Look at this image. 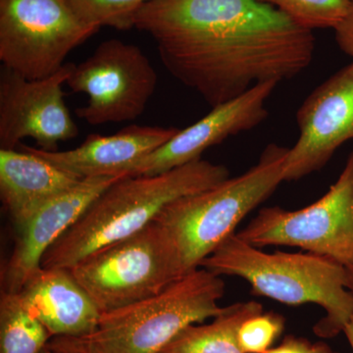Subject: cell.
<instances>
[{"instance_id": "6da1fadb", "label": "cell", "mask_w": 353, "mask_h": 353, "mask_svg": "<svg viewBox=\"0 0 353 353\" xmlns=\"http://www.w3.org/2000/svg\"><path fill=\"white\" fill-rule=\"evenodd\" d=\"M134 28L157 43L162 63L216 108L311 64L313 31L260 0H150Z\"/></svg>"}, {"instance_id": "7a4b0ae2", "label": "cell", "mask_w": 353, "mask_h": 353, "mask_svg": "<svg viewBox=\"0 0 353 353\" xmlns=\"http://www.w3.org/2000/svg\"><path fill=\"white\" fill-rule=\"evenodd\" d=\"M228 178L226 166L202 159L158 175L122 176L51 246L41 267L71 268L95 250L139 233L171 202Z\"/></svg>"}, {"instance_id": "3957f363", "label": "cell", "mask_w": 353, "mask_h": 353, "mask_svg": "<svg viewBox=\"0 0 353 353\" xmlns=\"http://www.w3.org/2000/svg\"><path fill=\"white\" fill-rule=\"evenodd\" d=\"M216 275L245 280L254 296L288 305L314 303L325 316L315 325L316 336L332 339L343 333L353 318V294L347 268L311 252L268 253L233 234L201 262Z\"/></svg>"}, {"instance_id": "277c9868", "label": "cell", "mask_w": 353, "mask_h": 353, "mask_svg": "<svg viewBox=\"0 0 353 353\" xmlns=\"http://www.w3.org/2000/svg\"><path fill=\"white\" fill-rule=\"evenodd\" d=\"M225 288L219 275L199 267L155 296L102 313L92 333L57 336L48 347L82 353H161L190 325L223 312L219 301Z\"/></svg>"}, {"instance_id": "5b68a950", "label": "cell", "mask_w": 353, "mask_h": 353, "mask_svg": "<svg viewBox=\"0 0 353 353\" xmlns=\"http://www.w3.org/2000/svg\"><path fill=\"white\" fill-rule=\"evenodd\" d=\"M288 153L289 148L271 143L245 173L176 199L159 213L155 222L170 236L185 274L199 268L284 182Z\"/></svg>"}, {"instance_id": "8992f818", "label": "cell", "mask_w": 353, "mask_h": 353, "mask_svg": "<svg viewBox=\"0 0 353 353\" xmlns=\"http://www.w3.org/2000/svg\"><path fill=\"white\" fill-rule=\"evenodd\" d=\"M68 270L101 314L155 296L185 275L173 241L155 221Z\"/></svg>"}, {"instance_id": "52a82bcc", "label": "cell", "mask_w": 353, "mask_h": 353, "mask_svg": "<svg viewBox=\"0 0 353 353\" xmlns=\"http://www.w3.org/2000/svg\"><path fill=\"white\" fill-rule=\"evenodd\" d=\"M99 29L67 0H0V60L28 80L48 78Z\"/></svg>"}, {"instance_id": "ba28073f", "label": "cell", "mask_w": 353, "mask_h": 353, "mask_svg": "<svg viewBox=\"0 0 353 353\" xmlns=\"http://www.w3.org/2000/svg\"><path fill=\"white\" fill-rule=\"evenodd\" d=\"M238 236L256 248L292 246L353 267V150L321 199L299 210L261 209Z\"/></svg>"}, {"instance_id": "9c48e42d", "label": "cell", "mask_w": 353, "mask_h": 353, "mask_svg": "<svg viewBox=\"0 0 353 353\" xmlns=\"http://www.w3.org/2000/svg\"><path fill=\"white\" fill-rule=\"evenodd\" d=\"M67 85L88 97L77 116L92 126L136 120L145 112L157 85V74L139 46L111 39L74 65Z\"/></svg>"}, {"instance_id": "30bf717a", "label": "cell", "mask_w": 353, "mask_h": 353, "mask_svg": "<svg viewBox=\"0 0 353 353\" xmlns=\"http://www.w3.org/2000/svg\"><path fill=\"white\" fill-rule=\"evenodd\" d=\"M73 63H66L48 78L28 80L4 68L0 78V148L15 150L32 138L46 152L76 138L79 129L64 101Z\"/></svg>"}, {"instance_id": "8fae6325", "label": "cell", "mask_w": 353, "mask_h": 353, "mask_svg": "<svg viewBox=\"0 0 353 353\" xmlns=\"http://www.w3.org/2000/svg\"><path fill=\"white\" fill-rule=\"evenodd\" d=\"M296 122L301 134L289 148L285 182L320 170L341 145L353 139V61L306 97Z\"/></svg>"}, {"instance_id": "7c38bea8", "label": "cell", "mask_w": 353, "mask_h": 353, "mask_svg": "<svg viewBox=\"0 0 353 353\" xmlns=\"http://www.w3.org/2000/svg\"><path fill=\"white\" fill-rule=\"evenodd\" d=\"M277 82L259 83L248 92L213 108L210 113L134 164L128 176H152L201 159L202 153L229 137L250 131L267 117V99Z\"/></svg>"}, {"instance_id": "4fadbf2b", "label": "cell", "mask_w": 353, "mask_h": 353, "mask_svg": "<svg viewBox=\"0 0 353 353\" xmlns=\"http://www.w3.org/2000/svg\"><path fill=\"white\" fill-rule=\"evenodd\" d=\"M123 175L83 179L46 202L17 227V240L1 276L2 292L18 294L41 267L46 252L80 219L88 206Z\"/></svg>"}, {"instance_id": "5bb4252c", "label": "cell", "mask_w": 353, "mask_h": 353, "mask_svg": "<svg viewBox=\"0 0 353 353\" xmlns=\"http://www.w3.org/2000/svg\"><path fill=\"white\" fill-rule=\"evenodd\" d=\"M176 128L130 126L112 136L90 134L82 145L65 152H46L20 143L26 150L48 160L67 173L88 179L128 175L134 164L173 138Z\"/></svg>"}, {"instance_id": "9a60e30c", "label": "cell", "mask_w": 353, "mask_h": 353, "mask_svg": "<svg viewBox=\"0 0 353 353\" xmlns=\"http://www.w3.org/2000/svg\"><path fill=\"white\" fill-rule=\"evenodd\" d=\"M17 294L52 338H78L92 333L101 317L68 269L41 267Z\"/></svg>"}, {"instance_id": "2e32d148", "label": "cell", "mask_w": 353, "mask_h": 353, "mask_svg": "<svg viewBox=\"0 0 353 353\" xmlns=\"http://www.w3.org/2000/svg\"><path fill=\"white\" fill-rule=\"evenodd\" d=\"M81 181L34 153L0 150V196L17 227L46 202Z\"/></svg>"}, {"instance_id": "e0dca14e", "label": "cell", "mask_w": 353, "mask_h": 353, "mask_svg": "<svg viewBox=\"0 0 353 353\" xmlns=\"http://www.w3.org/2000/svg\"><path fill=\"white\" fill-rule=\"evenodd\" d=\"M261 312L262 304L254 301L226 306L209 324L183 330L161 353H245L239 345V329L248 318Z\"/></svg>"}, {"instance_id": "ac0fdd59", "label": "cell", "mask_w": 353, "mask_h": 353, "mask_svg": "<svg viewBox=\"0 0 353 353\" xmlns=\"http://www.w3.org/2000/svg\"><path fill=\"white\" fill-rule=\"evenodd\" d=\"M52 339L21 303L17 294L1 292L0 353H43Z\"/></svg>"}, {"instance_id": "d6986e66", "label": "cell", "mask_w": 353, "mask_h": 353, "mask_svg": "<svg viewBox=\"0 0 353 353\" xmlns=\"http://www.w3.org/2000/svg\"><path fill=\"white\" fill-rule=\"evenodd\" d=\"M284 12L306 29H336L353 0H260Z\"/></svg>"}, {"instance_id": "ffe728a7", "label": "cell", "mask_w": 353, "mask_h": 353, "mask_svg": "<svg viewBox=\"0 0 353 353\" xmlns=\"http://www.w3.org/2000/svg\"><path fill=\"white\" fill-rule=\"evenodd\" d=\"M79 17L95 27L134 28L137 14L150 0H67Z\"/></svg>"}, {"instance_id": "44dd1931", "label": "cell", "mask_w": 353, "mask_h": 353, "mask_svg": "<svg viewBox=\"0 0 353 353\" xmlns=\"http://www.w3.org/2000/svg\"><path fill=\"white\" fill-rule=\"evenodd\" d=\"M285 329V318L279 313L261 312L248 318L238 332L239 345L245 353H265Z\"/></svg>"}, {"instance_id": "7402d4cb", "label": "cell", "mask_w": 353, "mask_h": 353, "mask_svg": "<svg viewBox=\"0 0 353 353\" xmlns=\"http://www.w3.org/2000/svg\"><path fill=\"white\" fill-rule=\"evenodd\" d=\"M265 353H333L327 343H311L304 338L288 336L277 347L270 348Z\"/></svg>"}, {"instance_id": "603a6c76", "label": "cell", "mask_w": 353, "mask_h": 353, "mask_svg": "<svg viewBox=\"0 0 353 353\" xmlns=\"http://www.w3.org/2000/svg\"><path fill=\"white\" fill-rule=\"evenodd\" d=\"M334 31L339 48L353 59V1L347 16Z\"/></svg>"}, {"instance_id": "cb8c5ba5", "label": "cell", "mask_w": 353, "mask_h": 353, "mask_svg": "<svg viewBox=\"0 0 353 353\" xmlns=\"http://www.w3.org/2000/svg\"><path fill=\"white\" fill-rule=\"evenodd\" d=\"M343 334L347 336V340L348 343H350V347L352 348V353H353V318L352 321L348 323L347 326H345V330H343ZM333 353H340V352H333Z\"/></svg>"}, {"instance_id": "d4e9b609", "label": "cell", "mask_w": 353, "mask_h": 353, "mask_svg": "<svg viewBox=\"0 0 353 353\" xmlns=\"http://www.w3.org/2000/svg\"><path fill=\"white\" fill-rule=\"evenodd\" d=\"M347 285L353 294V267L347 268Z\"/></svg>"}, {"instance_id": "484cf974", "label": "cell", "mask_w": 353, "mask_h": 353, "mask_svg": "<svg viewBox=\"0 0 353 353\" xmlns=\"http://www.w3.org/2000/svg\"><path fill=\"white\" fill-rule=\"evenodd\" d=\"M51 353H82L77 352H71V350H58V348H50L46 347Z\"/></svg>"}, {"instance_id": "4316f807", "label": "cell", "mask_w": 353, "mask_h": 353, "mask_svg": "<svg viewBox=\"0 0 353 353\" xmlns=\"http://www.w3.org/2000/svg\"><path fill=\"white\" fill-rule=\"evenodd\" d=\"M43 353H51L50 350H48V348H46V350H43Z\"/></svg>"}]
</instances>
